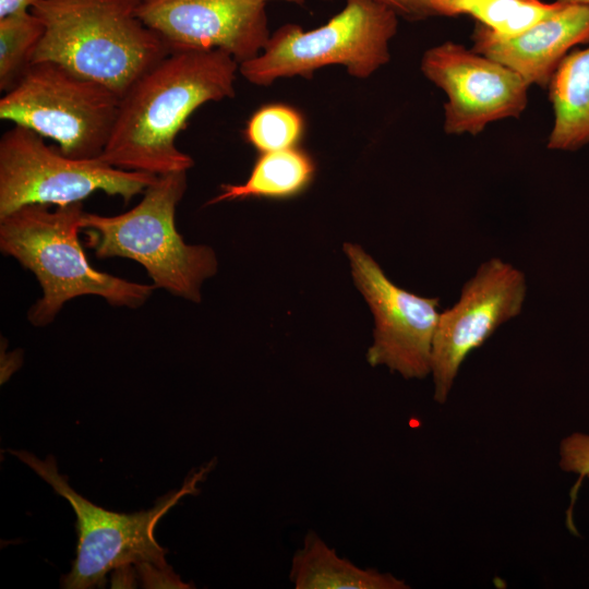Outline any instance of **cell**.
<instances>
[{
	"label": "cell",
	"instance_id": "cell-1",
	"mask_svg": "<svg viewBox=\"0 0 589 589\" xmlns=\"http://www.w3.org/2000/svg\"><path fill=\"white\" fill-rule=\"evenodd\" d=\"M238 71L239 63L218 49L167 55L121 97L99 158L155 176L188 171L194 160L177 147L176 137L199 107L235 96Z\"/></svg>",
	"mask_w": 589,
	"mask_h": 589
},
{
	"label": "cell",
	"instance_id": "cell-2",
	"mask_svg": "<svg viewBox=\"0 0 589 589\" xmlns=\"http://www.w3.org/2000/svg\"><path fill=\"white\" fill-rule=\"evenodd\" d=\"M84 213L83 202L55 209L31 204L0 218L1 252L31 271L43 290L28 311V321L35 326L48 325L65 302L81 296H97L110 305L136 309L155 289L92 266L79 238Z\"/></svg>",
	"mask_w": 589,
	"mask_h": 589
},
{
	"label": "cell",
	"instance_id": "cell-3",
	"mask_svg": "<svg viewBox=\"0 0 589 589\" xmlns=\"http://www.w3.org/2000/svg\"><path fill=\"white\" fill-rule=\"evenodd\" d=\"M45 25L32 63L50 61L120 98L170 52L136 15V0H41Z\"/></svg>",
	"mask_w": 589,
	"mask_h": 589
},
{
	"label": "cell",
	"instance_id": "cell-4",
	"mask_svg": "<svg viewBox=\"0 0 589 589\" xmlns=\"http://www.w3.org/2000/svg\"><path fill=\"white\" fill-rule=\"evenodd\" d=\"M187 172L161 176L131 209L115 216L84 213L82 229L98 259L125 257L140 263L155 288L195 303L201 286L217 272L215 251L188 244L176 227L177 205L187 191Z\"/></svg>",
	"mask_w": 589,
	"mask_h": 589
},
{
	"label": "cell",
	"instance_id": "cell-5",
	"mask_svg": "<svg viewBox=\"0 0 589 589\" xmlns=\"http://www.w3.org/2000/svg\"><path fill=\"white\" fill-rule=\"evenodd\" d=\"M398 16L394 8L378 0H346L345 8L317 28L304 31L292 23L280 26L260 55L239 64V72L260 86L281 77L310 79L315 70L333 64L365 79L388 62Z\"/></svg>",
	"mask_w": 589,
	"mask_h": 589
},
{
	"label": "cell",
	"instance_id": "cell-6",
	"mask_svg": "<svg viewBox=\"0 0 589 589\" xmlns=\"http://www.w3.org/2000/svg\"><path fill=\"white\" fill-rule=\"evenodd\" d=\"M9 452L64 497L76 515L79 542L72 569L62 580V587L67 589L103 588L109 572L128 564L151 563L167 567L166 550L155 539V527L183 496L199 492L197 484L213 467L209 462L193 470L181 488L159 497L152 508L120 514L106 510L77 494L67 477L58 472L53 456L48 455L43 460L26 450Z\"/></svg>",
	"mask_w": 589,
	"mask_h": 589
},
{
	"label": "cell",
	"instance_id": "cell-7",
	"mask_svg": "<svg viewBox=\"0 0 589 589\" xmlns=\"http://www.w3.org/2000/svg\"><path fill=\"white\" fill-rule=\"evenodd\" d=\"M121 98L110 88L64 67L32 63L0 99V119L57 143L76 159L99 158L111 136Z\"/></svg>",
	"mask_w": 589,
	"mask_h": 589
},
{
	"label": "cell",
	"instance_id": "cell-8",
	"mask_svg": "<svg viewBox=\"0 0 589 589\" xmlns=\"http://www.w3.org/2000/svg\"><path fill=\"white\" fill-rule=\"evenodd\" d=\"M157 176L113 167L100 158L76 159L36 132L13 124L0 139V218L31 204L63 206L101 191L129 203Z\"/></svg>",
	"mask_w": 589,
	"mask_h": 589
},
{
	"label": "cell",
	"instance_id": "cell-9",
	"mask_svg": "<svg viewBox=\"0 0 589 589\" xmlns=\"http://www.w3.org/2000/svg\"><path fill=\"white\" fill-rule=\"evenodd\" d=\"M526 292L525 274L494 257L464 284L458 301L440 313L431 354L436 402L447 401L466 358L502 324L520 314Z\"/></svg>",
	"mask_w": 589,
	"mask_h": 589
},
{
	"label": "cell",
	"instance_id": "cell-10",
	"mask_svg": "<svg viewBox=\"0 0 589 589\" xmlns=\"http://www.w3.org/2000/svg\"><path fill=\"white\" fill-rule=\"evenodd\" d=\"M344 250L353 281L374 316L373 342L366 352L370 365H384L407 380L431 375L438 298L395 285L359 244L345 243Z\"/></svg>",
	"mask_w": 589,
	"mask_h": 589
},
{
	"label": "cell",
	"instance_id": "cell-11",
	"mask_svg": "<svg viewBox=\"0 0 589 589\" xmlns=\"http://www.w3.org/2000/svg\"><path fill=\"white\" fill-rule=\"evenodd\" d=\"M271 1L305 0H136V15L170 53L218 49L240 64L260 55L271 37Z\"/></svg>",
	"mask_w": 589,
	"mask_h": 589
},
{
	"label": "cell",
	"instance_id": "cell-12",
	"mask_svg": "<svg viewBox=\"0 0 589 589\" xmlns=\"http://www.w3.org/2000/svg\"><path fill=\"white\" fill-rule=\"evenodd\" d=\"M421 70L447 96V134L477 135L491 122L518 118L528 103L530 85L518 73L452 41L428 49Z\"/></svg>",
	"mask_w": 589,
	"mask_h": 589
},
{
	"label": "cell",
	"instance_id": "cell-13",
	"mask_svg": "<svg viewBox=\"0 0 589 589\" xmlns=\"http://www.w3.org/2000/svg\"><path fill=\"white\" fill-rule=\"evenodd\" d=\"M472 50L518 73L529 85L548 87L567 51L589 41V7L563 3L521 33L503 37L476 23Z\"/></svg>",
	"mask_w": 589,
	"mask_h": 589
},
{
	"label": "cell",
	"instance_id": "cell-14",
	"mask_svg": "<svg viewBox=\"0 0 589 589\" xmlns=\"http://www.w3.org/2000/svg\"><path fill=\"white\" fill-rule=\"evenodd\" d=\"M289 579L296 589H408L393 574L362 568L329 546L316 532L308 531L292 558Z\"/></svg>",
	"mask_w": 589,
	"mask_h": 589
},
{
	"label": "cell",
	"instance_id": "cell-15",
	"mask_svg": "<svg viewBox=\"0 0 589 589\" xmlns=\"http://www.w3.org/2000/svg\"><path fill=\"white\" fill-rule=\"evenodd\" d=\"M554 122L550 149L574 151L589 143V47L566 55L549 85Z\"/></svg>",
	"mask_w": 589,
	"mask_h": 589
},
{
	"label": "cell",
	"instance_id": "cell-16",
	"mask_svg": "<svg viewBox=\"0 0 589 589\" xmlns=\"http://www.w3.org/2000/svg\"><path fill=\"white\" fill-rule=\"evenodd\" d=\"M315 169L310 154L298 146L262 153L243 183L223 184L220 193L206 204L245 199H290L310 187Z\"/></svg>",
	"mask_w": 589,
	"mask_h": 589
},
{
	"label": "cell",
	"instance_id": "cell-17",
	"mask_svg": "<svg viewBox=\"0 0 589 589\" xmlns=\"http://www.w3.org/2000/svg\"><path fill=\"white\" fill-rule=\"evenodd\" d=\"M435 15L466 14L503 37L514 36L558 11L563 2L541 0H429Z\"/></svg>",
	"mask_w": 589,
	"mask_h": 589
},
{
	"label": "cell",
	"instance_id": "cell-18",
	"mask_svg": "<svg viewBox=\"0 0 589 589\" xmlns=\"http://www.w3.org/2000/svg\"><path fill=\"white\" fill-rule=\"evenodd\" d=\"M45 25L31 10L0 19V91H11L31 67Z\"/></svg>",
	"mask_w": 589,
	"mask_h": 589
},
{
	"label": "cell",
	"instance_id": "cell-19",
	"mask_svg": "<svg viewBox=\"0 0 589 589\" xmlns=\"http://www.w3.org/2000/svg\"><path fill=\"white\" fill-rule=\"evenodd\" d=\"M304 132L299 110L285 104L259 108L248 120L244 137L260 154L297 147Z\"/></svg>",
	"mask_w": 589,
	"mask_h": 589
},
{
	"label": "cell",
	"instance_id": "cell-20",
	"mask_svg": "<svg viewBox=\"0 0 589 589\" xmlns=\"http://www.w3.org/2000/svg\"><path fill=\"white\" fill-rule=\"evenodd\" d=\"M558 466L564 472L578 476L576 488L589 478V434L574 432L561 441Z\"/></svg>",
	"mask_w": 589,
	"mask_h": 589
},
{
	"label": "cell",
	"instance_id": "cell-21",
	"mask_svg": "<svg viewBox=\"0 0 589 589\" xmlns=\"http://www.w3.org/2000/svg\"><path fill=\"white\" fill-rule=\"evenodd\" d=\"M136 572L145 588H193L183 582L169 566L158 567L151 563H143L136 566Z\"/></svg>",
	"mask_w": 589,
	"mask_h": 589
},
{
	"label": "cell",
	"instance_id": "cell-22",
	"mask_svg": "<svg viewBox=\"0 0 589 589\" xmlns=\"http://www.w3.org/2000/svg\"><path fill=\"white\" fill-rule=\"evenodd\" d=\"M392 8L397 13L410 21H419L429 16H434L435 13L430 5L429 0H378Z\"/></svg>",
	"mask_w": 589,
	"mask_h": 589
},
{
	"label": "cell",
	"instance_id": "cell-23",
	"mask_svg": "<svg viewBox=\"0 0 589 589\" xmlns=\"http://www.w3.org/2000/svg\"><path fill=\"white\" fill-rule=\"evenodd\" d=\"M112 588H134L135 587V568L132 564L120 566L112 570L111 577Z\"/></svg>",
	"mask_w": 589,
	"mask_h": 589
},
{
	"label": "cell",
	"instance_id": "cell-24",
	"mask_svg": "<svg viewBox=\"0 0 589 589\" xmlns=\"http://www.w3.org/2000/svg\"><path fill=\"white\" fill-rule=\"evenodd\" d=\"M41 0H0V19L29 11Z\"/></svg>",
	"mask_w": 589,
	"mask_h": 589
},
{
	"label": "cell",
	"instance_id": "cell-25",
	"mask_svg": "<svg viewBox=\"0 0 589 589\" xmlns=\"http://www.w3.org/2000/svg\"><path fill=\"white\" fill-rule=\"evenodd\" d=\"M563 3H570V4H582L589 7V0H557Z\"/></svg>",
	"mask_w": 589,
	"mask_h": 589
}]
</instances>
